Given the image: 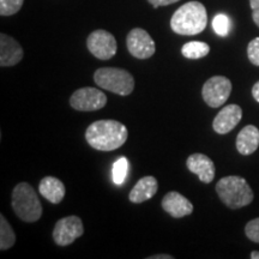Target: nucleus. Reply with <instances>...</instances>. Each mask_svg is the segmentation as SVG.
Masks as SVG:
<instances>
[{
  "instance_id": "11",
  "label": "nucleus",
  "mask_w": 259,
  "mask_h": 259,
  "mask_svg": "<svg viewBox=\"0 0 259 259\" xmlns=\"http://www.w3.org/2000/svg\"><path fill=\"white\" fill-rule=\"evenodd\" d=\"M242 118V109L240 106L227 105L225 108H222L219 112V114L215 116L212 122L213 131L219 135H226L231 132L235 126L239 124Z\"/></svg>"
},
{
  "instance_id": "8",
  "label": "nucleus",
  "mask_w": 259,
  "mask_h": 259,
  "mask_svg": "<svg viewBox=\"0 0 259 259\" xmlns=\"http://www.w3.org/2000/svg\"><path fill=\"white\" fill-rule=\"evenodd\" d=\"M87 46L90 53L100 60H108L115 56L118 45L111 32L102 30L93 31L87 40Z\"/></svg>"
},
{
  "instance_id": "12",
  "label": "nucleus",
  "mask_w": 259,
  "mask_h": 259,
  "mask_svg": "<svg viewBox=\"0 0 259 259\" xmlns=\"http://www.w3.org/2000/svg\"><path fill=\"white\" fill-rule=\"evenodd\" d=\"M186 167L204 184H210L215 178V164L211 158L204 154L196 153L190 155L186 160Z\"/></svg>"
},
{
  "instance_id": "6",
  "label": "nucleus",
  "mask_w": 259,
  "mask_h": 259,
  "mask_svg": "<svg viewBox=\"0 0 259 259\" xmlns=\"http://www.w3.org/2000/svg\"><path fill=\"white\" fill-rule=\"evenodd\" d=\"M232 92V82L225 76H213L204 83L202 89L203 100L211 108L221 107Z\"/></svg>"
},
{
  "instance_id": "18",
  "label": "nucleus",
  "mask_w": 259,
  "mask_h": 259,
  "mask_svg": "<svg viewBox=\"0 0 259 259\" xmlns=\"http://www.w3.org/2000/svg\"><path fill=\"white\" fill-rule=\"evenodd\" d=\"M210 52V47L208 44L202 41H190L187 42L181 48V53L187 59H200V58L206 57Z\"/></svg>"
},
{
  "instance_id": "2",
  "label": "nucleus",
  "mask_w": 259,
  "mask_h": 259,
  "mask_svg": "<svg viewBox=\"0 0 259 259\" xmlns=\"http://www.w3.org/2000/svg\"><path fill=\"white\" fill-rule=\"evenodd\" d=\"M208 24L206 9L199 2H189L174 12L170 18V28L176 34L192 35L200 34Z\"/></svg>"
},
{
  "instance_id": "27",
  "label": "nucleus",
  "mask_w": 259,
  "mask_h": 259,
  "mask_svg": "<svg viewBox=\"0 0 259 259\" xmlns=\"http://www.w3.org/2000/svg\"><path fill=\"white\" fill-rule=\"evenodd\" d=\"M252 96H253L255 101L259 102V80L254 84L253 88H252Z\"/></svg>"
},
{
  "instance_id": "17",
  "label": "nucleus",
  "mask_w": 259,
  "mask_h": 259,
  "mask_svg": "<svg viewBox=\"0 0 259 259\" xmlns=\"http://www.w3.org/2000/svg\"><path fill=\"white\" fill-rule=\"evenodd\" d=\"M38 191L48 202L59 204L65 197V185L58 178L46 177L40 181Z\"/></svg>"
},
{
  "instance_id": "26",
  "label": "nucleus",
  "mask_w": 259,
  "mask_h": 259,
  "mask_svg": "<svg viewBox=\"0 0 259 259\" xmlns=\"http://www.w3.org/2000/svg\"><path fill=\"white\" fill-rule=\"evenodd\" d=\"M148 2L153 5V8L156 9V8H158V6L171 5V4H174V3L180 2V0H148Z\"/></svg>"
},
{
  "instance_id": "28",
  "label": "nucleus",
  "mask_w": 259,
  "mask_h": 259,
  "mask_svg": "<svg viewBox=\"0 0 259 259\" xmlns=\"http://www.w3.org/2000/svg\"><path fill=\"white\" fill-rule=\"evenodd\" d=\"M149 259H173V255L169 254H156V255H151V257H148Z\"/></svg>"
},
{
  "instance_id": "25",
  "label": "nucleus",
  "mask_w": 259,
  "mask_h": 259,
  "mask_svg": "<svg viewBox=\"0 0 259 259\" xmlns=\"http://www.w3.org/2000/svg\"><path fill=\"white\" fill-rule=\"evenodd\" d=\"M250 5L252 9V19L259 28V0H250Z\"/></svg>"
},
{
  "instance_id": "5",
  "label": "nucleus",
  "mask_w": 259,
  "mask_h": 259,
  "mask_svg": "<svg viewBox=\"0 0 259 259\" xmlns=\"http://www.w3.org/2000/svg\"><path fill=\"white\" fill-rule=\"evenodd\" d=\"M94 80L101 89L127 96L135 89V78L128 71L118 67H101L94 73Z\"/></svg>"
},
{
  "instance_id": "7",
  "label": "nucleus",
  "mask_w": 259,
  "mask_h": 259,
  "mask_svg": "<svg viewBox=\"0 0 259 259\" xmlns=\"http://www.w3.org/2000/svg\"><path fill=\"white\" fill-rule=\"evenodd\" d=\"M107 103L106 94L96 88H80L70 97V105L79 112H94L103 108Z\"/></svg>"
},
{
  "instance_id": "4",
  "label": "nucleus",
  "mask_w": 259,
  "mask_h": 259,
  "mask_svg": "<svg viewBox=\"0 0 259 259\" xmlns=\"http://www.w3.org/2000/svg\"><path fill=\"white\" fill-rule=\"evenodd\" d=\"M12 209L24 222H36L42 216V205L34 187L28 183H19L12 191Z\"/></svg>"
},
{
  "instance_id": "14",
  "label": "nucleus",
  "mask_w": 259,
  "mask_h": 259,
  "mask_svg": "<svg viewBox=\"0 0 259 259\" xmlns=\"http://www.w3.org/2000/svg\"><path fill=\"white\" fill-rule=\"evenodd\" d=\"M23 48L14 37L0 34V66H15L23 59Z\"/></svg>"
},
{
  "instance_id": "20",
  "label": "nucleus",
  "mask_w": 259,
  "mask_h": 259,
  "mask_svg": "<svg viewBox=\"0 0 259 259\" xmlns=\"http://www.w3.org/2000/svg\"><path fill=\"white\" fill-rule=\"evenodd\" d=\"M128 171V161L125 156L119 157L114 163H113L112 168V179L115 185H121L126 179Z\"/></svg>"
},
{
  "instance_id": "3",
  "label": "nucleus",
  "mask_w": 259,
  "mask_h": 259,
  "mask_svg": "<svg viewBox=\"0 0 259 259\" xmlns=\"http://www.w3.org/2000/svg\"><path fill=\"white\" fill-rule=\"evenodd\" d=\"M216 192L226 206L231 209H240L252 203L253 191L244 178L238 176L225 177L216 184Z\"/></svg>"
},
{
  "instance_id": "29",
  "label": "nucleus",
  "mask_w": 259,
  "mask_h": 259,
  "mask_svg": "<svg viewBox=\"0 0 259 259\" xmlns=\"http://www.w3.org/2000/svg\"><path fill=\"white\" fill-rule=\"evenodd\" d=\"M251 258L252 259H259V251H253V252H252Z\"/></svg>"
},
{
  "instance_id": "24",
  "label": "nucleus",
  "mask_w": 259,
  "mask_h": 259,
  "mask_svg": "<svg viewBox=\"0 0 259 259\" xmlns=\"http://www.w3.org/2000/svg\"><path fill=\"white\" fill-rule=\"evenodd\" d=\"M247 57L248 60L255 66H259V37L252 40L247 46Z\"/></svg>"
},
{
  "instance_id": "21",
  "label": "nucleus",
  "mask_w": 259,
  "mask_h": 259,
  "mask_svg": "<svg viewBox=\"0 0 259 259\" xmlns=\"http://www.w3.org/2000/svg\"><path fill=\"white\" fill-rule=\"evenodd\" d=\"M212 28L216 34L225 37L229 34V30H231V19L225 14L216 15L212 19Z\"/></svg>"
},
{
  "instance_id": "13",
  "label": "nucleus",
  "mask_w": 259,
  "mask_h": 259,
  "mask_svg": "<svg viewBox=\"0 0 259 259\" xmlns=\"http://www.w3.org/2000/svg\"><path fill=\"white\" fill-rule=\"evenodd\" d=\"M161 205L164 211L174 219L185 218L193 212L192 203L177 191L168 192L162 199Z\"/></svg>"
},
{
  "instance_id": "9",
  "label": "nucleus",
  "mask_w": 259,
  "mask_h": 259,
  "mask_svg": "<svg viewBox=\"0 0 259 259\" xmlns=\"http://www.w3.org/2000/svg\"><path fill=\"white\" fill-rule=\"evenodd\" d=\"M126 45H127L130 54L141 60L151 58L156 51L153 37L142 28H135L128 32L126 37Z\"/></svg>"
},
{
  "instance_id": "22",
  "label": "nucleus",
  "mask_w": 259,
  "mask_h": 259,
  "mask_svg": "<svg viewBox=\"0 0 259 259\" xmlns=\"http://www.w3.org/2000/svg\"><path fill=\"white\" fill-rule=\"evenodd\" d=\"M24 0H0V15L12 16L23 6Z\"/></svg>"
},
{
  "instance_id": "15",
  "label": "nucleus",
  "mask_w": 259,
  "mask_h": 259,
  "mask_svg": "<svg viewBox=\"0 0 259 259\" xmlns=\"http://www.w3.org/2000/svg\"><path fill=\"white\" fill-rule=\"evenodd\" d=\"M158 190V183L156 178L148 176L143 177L131 190L128 194L130 202L139 204L143 203L145 200L151 199L156 194Z\"/></svg>"
},
{
  "instance_id": "16",
  "label": "nucleus",
  "mask_w": 259,
  "mask_h": 259,
  "mask_svg": "<svg viewBox=\"0 0 259 259\" xmlns=\"http://www.w3.org/2000/svg\"><path fill=\"white\" fill-rule=\"evenodd\" d=\"M259 147V130L253 125H247L236 137V149L241 155L253 154Z\"/></svg>"
},
{
  "instance_id": "23",
  "label": "nucleus",
  "mask_w": 259,
  "mask_h": 259,
  "mask_svg": "<svg viewBox=\"0 0 259 259\" xmlns=\"http://www.w3.org/2000/svg\"><path fill=\"white\" fill-rule=\"evenodd\" d=\"M245 234L251 241L259 244V218L251 220L245 227Z\"/></svg>"
},
{
  "instance_id": "1",
  "label": "nucleus",
  "mask_w": 259,
  "mask_h": 259,
  "mask_svg": "<svg viewBox=\"0 0 259 259\" xmlns=\"http://www.w3.org/2000/svg\"><path fill=\"white\" fill-rule=\"evenodd\" d=\"M128 131L124 124L116 120H97L85 131L88 144L95 150L113 151L127 141Z\"/></svg>"
},
{
  "instance_id": "19",
  "label": "nucleus",
  "mask_w": 259,
  "mask_h": 259,
  "mask_svg": "<svg viewBox=\"0 0 259 259\" xmlns=\"http://www.w3.org/2000/svg\"><path fill=\"white\" fill-rule=\"evenodd\" d=\"M16 242V235L8 220L0 215V250L6 251L11 248Z\"/></svg>"
},
{
  "instance_id": "10",
  "label": "nucleus",
  "mask_w": 259,
  "mask_h": 259,
  "mask_svg": "<svg viewBox=\"0 0 259 259\" xmlns=\"http://www.w3.org/2000/svg\"><path fill=\"white\" fill-rule=\"evenodd\" d=\"M84 233L83 222L78 216L60 219L53 229V240L58 246H69Z\"/></svg>"
}]
</instances>
